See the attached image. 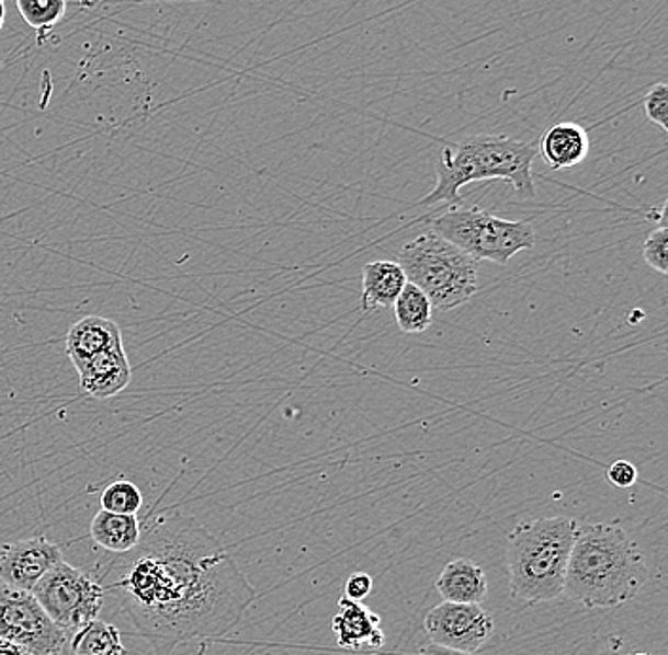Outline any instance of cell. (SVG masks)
<instances>
[{"label":"cell","instance_id":"1","mask_svg":"<svg viewBox=\"0 0 668 655\" xmlns=\"http://www.w3.org/2000/svg\"><path fill=\"white\" fill-rule=\"evenodd\" d=\"M111 572L116 579L109 589L155 655L225 636L257 597L217 538L181 514L156 517Z\"/></svg>","mask_w":668,"mask_h":655},{"label":"cell","instance_id":"2","mask_svg":"<svg viewBox=\"0 0 668 655\" xmlns=\"http://www.w3.org/2000/svg\"><path fill=\"white\" fill-rule=\"evenodd\" d=\"M641 548L618 524L577 527L566 568L564 593L587 608H613L634 599L646 586Z\"/></svg>","mask_w":668,"mask_h":655},{"label":"cell","instance_id":"3","mask_svg":"<svg viewBox=\"0 0 668 655\" xmlns=\"http://www.w3.org/2000/svg\"><path fill=\"white\" fill-rule=\"evenodd\" d=\"M537 153V139H514L500 133H480L456 145H449L441 150L437 160L435 186L418 205H460V192L464 186L492 179L509 182L517 199H532L535 197L532 165Z\"/></svg>","mask_w":668,"mask_h":655},{"label":"cell","instance_id":"4","mask_svg":"<svg viewBox=\"0 0 668 655\" xmlns=\"http://www.w3.org/2000/svg\"><path fill=\"white\" fill-rule=\"evenodd\" d=\"M577 527L571 517H542L509 532L507 571L513 599L547 602L563 595Z\"/></svg>","mask_w":668,"mask_h":655},{"label":"cell","instance_id":"5","mask_svg":"<svg viewBox=\"0 0 668 655\" xmlns=\"http://www.w3.org/2000/svg\"><path fill=\"white\" fill-rule=\"evenodd\" d=\"M399 265L408 283L418 286L439 311L464 306L477 294L478 260L435 231L408 241L399 252Z\"/></svg>","mask_w":668,"mask_h":655},{"label":"cell","instance_id":"6","mask_svg":"<svg viewBox=\"0 0 668 655\" xmlns=\"http://www.w3.org/2000/svg\"><path fill=\"white\" fill-rule=\"evenodd\" d=\"M431 231L456 244L475 260L509 264L519 252L535 246V230L530 220H506L480 207H457L433 218Z\"/></svg>","mask_w":668,"mask_h":655},{"label":"cell","instance_id":"7","mask_svg":"<svg viewBox=\"0 0 668 655\" xmlns=\"http://www.w3.org/2000/svg\"><path fill=\"white\" fill-rule=\"evenodd\" d=\"M31 593L65 631H77L98 620L105 600V589L98 579L65 561L52 566Z\"/></svg>","mask_w":668,"mask_h":655},{"label":"cell","instance_id":"8","mask_svg":"<svg viewBox=\"0 0 668 655\" xmlns=\"http://www.w3.org/2000/svg\"><path fill=\"white\" fill-rule=\"evenodd\" d=\"M0 639L33 655H59L67 633L52 621L33 593L4 587L0 589Z\"/></svg>","mask_w":668,"mask_h":655},{"label":"cell","instance_id":"9","mask_svg":"<svg viewBox=\"0 0 668 655\" xmlns=\"http://www.w3.org/2000/svg\"><path fill=\"white\" fill-rule=\"evenodd\" d=\"M423 628L433 644L462 654H475L490 641L494 620L480 605L444 600L426 616Z\"/></svg>","mask_w":668,"mask_h":655},{"label":"cell","instance_id":"10","mask_svg":"<svg viewBox=\"0 0 668 655\" xmlns=\"http://www.w3.org/2000/svg\"><path fill=\"white\" fill-rule=\"evenodd\" d=\"M64 561L61 550L43 537L25 538L0 551V579L12 589L33 591L44 574Z\"/></svg>","mask_w":668,"mask_h":655},{"label":"cell","instance_id":"11","mask_svg":"<svg viewBox=\"0 0 668 655\" xmlns=\"http://www.w3.org/2000/svg\"><path fill=\"white\" fill-rule=\"evenodd\" d=\"M332 631L338 646L352 652H373L384 646V631L381 616L374 613L363 602L342 597L338 610L332 616Z\"/></svg>","mask_w":668,"mask_h":655},{"label":"cell","instance_id":"12","mask_svg":"<svg viewBox=\"0 0 668 655\" xmlns=\"http://www.w3.org/2000/svg\"><path fill=\"white\" fill-rule=\"evenodd\" d=\"M77 371L82 392L98 400L116 397L132 381V364L124 349V343L93 356Z\"/></svg>","mask_w":668,"mask_h":655},{"label":"cell","instance_id":"13","mask_svg":"<svg viewBox=\"0 0 668 655\" xmlns=\"http://www.w3.org/2000/svg\"><path fill=\"white\" fill-rule=\"evenodd\" d=\"M122 332L116 322L111 319H103L99 314H90L72 324L67 340H65V351L71 358L72 366L80 368L90 358L113 349L116 345H122Z\"/></svg>","mask_w":668,"mask_h":655},{"label":"cell","instance_id":"14","mask_svg":"<svg viewBox=\"0 0 668 655\" xmlns=\"http://www.w3.org/2000/svg\"><path fill=\"white\" fill-rule=\"evenodd\" d=\"M537 150L551 169H571L584 163L591 152V139L576 122H561L537 139Z\"/></svg>","mask_w":668,"mask_h":655},{"label":"cell","instance_id":"15","mask_svg":"<svg viewBox=\"0 0 668 655\" xmlns=\"http://www.w3.org/2000/svg\"><path fill=\"white\" fill-rule=\"evenodd\" d=\"M407 283V275L403 272L399 262H389V260L369 262L363 267V280H361L363 313L394 307L395 300L399 298Z\"/></svg>","mask_w":668,"mask_h":655},{"label":"cell","instance_id":"16","mask_svg":"<svg viewBox=\"0 0 668 655\" xmlns=\"http://www.w3.org/2000/svg\"><path fill=\"white\" fill-rule=\"evenodd\" d=\"M437 591L449 602L480 605L488 595V579L477 563L469 559H454L444 566L435 582Z\"/></svg>","mask_w":668,"mask_h":655},{"label":"cell","instance_id":"17","mask_svg":"<svg viewBox=\"0 0 668 655\" xmlns=\"http://www.w3.org/2000/svg\"><path fill=\"white\" fill-rule=\"evenodd\" d=\"M95 544L105 548L111 553H127L141 542V521L137 516H124L99 509L90 527Z\"/></svg>","mask_w":668,"mask_h":655},{"label":"cell","instance_id":"18","mask_svg":"<svg viewBox=\"0 0 668 655\" xmlns=\"http://www.w3.org/2000/svg\"><path fill=\"white\" fill-rule=\"evenodd\" d=\"M394 314L403 334H422L433 322V306L418 286L407 283L395 300Z\"/></svg>","mask_w":668,"mask_h":655},{"label":"cell","instance_id":"19","mask_svg":"<svg viewBox=\"0 0 668 655\" xmlns=\"http://www.w3.org/2000/svg\"><path fill=\"white\" fill-rule=\"evenodd\" d=\"M72 655H126L118 629L93 620L77 629L71 642Z\"/></svg>","mask_w":668,"mask_h":655},{"label":"cell","instance_id":"20","mask_svg":"<svg viewBox=\"0 0 668 655\" xmlns=\"http://www.w3.org/2000/svg\"><path fill=\"white\" fill-rule=\"evenodd\" d=\"M101 509L124 514V516H137L143 508V493L139 487L129 480H116L106 485L105 491L99 496Z\"/></svg>","mask_w":668,"mask_h":655},{"label":"cell","instance_id":"21","mask_svg":"<svg viewBox=\"0 0 668 655\" xmlns=\"http://www.w3.org/2000/svg\"><path fill=\"white\" fill-rule=\"evenodd\" d=\"M29 27L38 33L56 27L67 12V0H15Z\"/></svg>","mask_w":668,"mask_h":655},{"label":"cell","instance_id":"22","mask_svg":"<svg viewBox=\"0 0 668 655\" xmlns=\"http://www.w3.org/2000/svg\"><path fill=\"white\" fill-rule=\"evenodd\" d=\"M644 260L646 264L661 275L668 273V230L665 223L655 228L644 243Z\"/></svg>","mask_w":668,"mask_h":655},{"label":"cell","instance_id":"23","mask_svg":"<svg viewBox=\"0 0 668 655\" xmlns=\"http://www.w3.org/2000/svg\"><path fill=\"white\" fill-rule=\"evenodd\" d=\"M644 111L649 122H654L655 126L661 127L663 131H668V85L655 84L649 88L644 95Z\"/></svg>","mask_w":668,"mask_h":655},{"label":"cell","instance_id":"24","mask_svg":"<svg viewBox=\"0 0 668 655\" xmlns=\"http://www.w3.org/2000/svg\"><path fill=\"white\" fill-rule=\"evenodd\" d=\"M608 481L620 489L633 487L638 481V470L629 460H615L612 467L608 468Z\"/></svg>","mask_w":668,"mask_h":655},{"label":"cell","instance_id":"25","mask_svg":"<svg viewBox=\"0 0 668 655\" xmlns=\"http://www.w3.org/2000/svg\"><path fill=\"white\" fill-rule=\"evenodd\" d=\"M371 591H373V578L365 572H353L352 576L346 579V599L363 602Z\"/></svg>","mask_w":668,"mask_h":655},{"label":"cell","instance_id":"26","mask_svg":"<svg viewBox=\"0 0 668 655\" xmlns=\"http://www.w3.org/2000/svg\"><path fill=\"white\" fill-rule=\"evenodd\" d=\"M420 655H473V654H462V652H456V650L444 648V646H439V644H433L430 642L428 646H422L420 650Z\"/></svg>","mask_w":668,"mask_h":655},{"label":"cell","instance_id":"27","mask_svg":"<svg viewBox=\"0 0 668 655\" xmlns=\"http://www.w3.org/2000/svg\"><path fill=\"white\" fill-rule=\"evenodd\" d=\"M0 655H33L29 650L18 646L14 642L0 639Z\"/></svg>","mask_w":668,"mask_h":655},{"label":"cell","instance_id":"28","mask_svg":"<svg viewBox=\"0 0 668 655\" xmlns=\"http://www.w3.org/2000/svg\"><path fill=\"white\" fill-rule=\"evenodd\" d=\"M4 18H7V7H4V0H0V31L4 27Z\"/></svg>","mask_w":668,"mask_h":655},{"label":"cell","instance_id":"29","mask_svg":"<svg viewBox=\"0 0 668 655\" xmlns=\"http://www.w3.org/2000/svg\"><path fill=\"white\" fill-rule=\"evenodd\" d=\"M633 655H647V654H633Z\"/></svg>","mask_w":668,"mask_h":655}]
</instances>
